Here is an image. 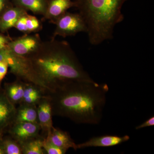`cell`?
Here are the masks:
<instances>
[{
    "label": "cell",
    "mask_w": 154,
    "mask_h": 154,
    "mask_svg": "<svg viewBox=\"0 0 154 154\" xmlns=\"http://www.w3.org/2000/svg\"><path fill=\"white\" fill-rule=\"evenodd\" d=\"M25 57L49 93L72 81H94L67 42L55 38L42 42L36 51Z\"/></svg>",
    "instance_id": "cell-2"
},
{
    "label": "cell",
    "mask_w": 154,
    "mask_h": 154,
    "mask_svg": "<svg viewBox=\"0 0 154 154\" xmlns=\"http://www.w3.org/2000/svg\"><path fill=\"white\" fill-rule=\"evenodd\" d=\"M8 0H0V13L6 8Z\"/></svg>",
    "instance_id": "cell-25"
},
{
    "label": "cell",
    "mask_w": 154,
    "mask_h": 154,
    "mask_svg": "<svg viewBox=\"0 0 154 154\" xmlns=\"http://www.w3.org/2000/svg\"><path fill=\"white\" fill-rule=\"evenodd\" d=\"M56 28L52 38L73 36L80 32H87L85 20L79 13L66 12L54 22Z\"/></svg>",
    "instance_id": "cell-4"
},
{
    "label": "cell",
    "mask_w": 154,
    "mask_h": 154,
    "mask_svg": "<svg viewBox=\"0 0 154 154\" xmlns=\"http://www.w3.org/2000/svg\"><path fill=\"white\" fill-rule=\"evenodd\" d=\"M2 141L5 154H22L20 144L10 136L2 138Z\"/></svg>",
    "instance_id": "cell-17"
},
{
    "label": "cell",
    "mask_w": 154,
    "mask_h": 154,
    "mask_svg": "<svg viewBox=\"0 0 154 154\" xmlns=\"http://www.w3.org/2000/svg\"><path fill=\"white\" fill-rule=\"evenodd\" d=\"M130 139L128 135L119 136L116 135H103L91 138L85 142L77 144L78 149L88 147H107L119 145Z\"/></svg>",
    "instance_id": "cell-9"
},
{
    "label": "cell",
    "mask_w": 154,
    "mask_h": 154,
    "mask_svg": "<svg viewBox=\"0 0 154 154\" xmlns=\"http://www.w3.org/2000/svg\"><path fill=\"white\" fill-rule=\"evenodd\" d=\"M26 83L17 79L13 82L5 85L3 91L9 101L14 105L20 104L22 102Z\"/></svg>",
    "instance_id": "cell-13"
},
{
    "label": "cell",
    "mask_w": 154,
    "mask_h": 154,
    "mask_svg": "<svg viewBox=\"0 0 154 154\" xmlns=\"http://www.w3.org/2000/svg\"><path fill=\"white\" fill-rule=\"evenodd\" d=\"M75 7V2L72 0H49L44 17L54 22L69 9Z\"/></svg>",
    "instance_id": "cell-11"
},
{
    "label": "cell",
    "mask_w": 154,
    "mask_h": 154,
    "mask_svg": "<svg viewBox=\"0 0 154 154\" xmlns=\"http://www.w3.org/2000/svg\"><path fill=\"white\" fill-rule=\"evenodd\" d=\"M41 128L38 123L18 122L13 123L8 128L10 136L21 144L39 137Z\"/></svg>",
    "instance_id": "cell-5"
},
{
    "label": "cell",
    "mask_w": 154,
    "mask_h": 154,
    "mask_svg": "<svg viewBox=\"0 0 154 154\" xmlns=\"http://www.w3.org/2000/svg\"><path fill=\"white\" fill-rule=\"evenodd\" d=\"M9 66L6 61L0 62V83L2 81L8 73Z\"/></svg>",
    "instance_id": "cell-22"
},
{
    "label": "cell",
    "mask_w": 154,
    "mask_h": 154,
    "mask_svg": "<svg viewBox=\"0 0 154 154\" xmlns=\"http://www.w3.org/2000/svg\"><path fill=\"white\" fill-rule=\"evenodd\" d=\"M44 138L38 137L31 139L20 144L22 154H45L43 148Z\"/></svg>",
    "instance_id": "cell-16"
},
{
    "label": "cell",
    "mask_w": 154,
    "mask_h": 154,
    "mask_svg": "<svg viewBox=\"0 0 154 154\" xmlns=\"http://www.w3.org/2000/svg\"><path fill=\"white\" fill-rule=\"evenodd\" d=\"M14 5L20 7L33 14L45 16L49 0H12Z\"/></svg>",
    "instance_id": "cell-15"
},
{
    "label": "cell",
    "mask_w": 154,
    "mask_h": 154,
    "mask_svg": "<svg viewBox=\"0 0 154 154\" xmlns=\"http://www.w3.org/2000/svg\"><path fill=\"white\" fill-rule=\"evenodd\" d=\"M2 137V136L0 135V137Z\"/></svg>",
    "instance_id": "cell-27"
},
{
    "label": "cell",
    "mask_w": 154,
    "mask_h": 154,
    "mask_svg": "<svg viewBox=\"0 0 154 154\" xmlns=\"http://www.w3.org/2000/svg\"><path fill=\"white\" fill-rule=\"evenodd\" d=\"M42 42L39 35H26L11 40L8 49L17 55L26 57L36 51Z\"/></svg>",
    "instance_id": "cell-6"
},
{
    "label": "cell",
    "mask_w": 154,
    "mask_h": 154,
    "mask_svg": "<svg viewBox=\"0 0 154 154\" xmlns=\"http://www.w3.org/2000/svg\"><path fill=\"white\" fill-rule=\"evenodd\" d=\"M45 137L54 145L66 150L70 148L73 149L75 150L78 149L77 144L68 133L60 128L53 127L51 131Z\"/></svg>",
    "instance_id": "cell-10"
},
{
    "label": "cell",
    "mask_w": 154,
    "mask_h": 154,
    "mask_svg": "<svg viewBox=\"0 0 154 154\" xmlns=\"http://www.w3.org/2000/svg\"><path fill=\"white\" fill-rule=\"evenodd\" d=\"M27 14V13L24 14L18 19L15 25V27H14L19 31L25 33H28L27 25H26V15Z\"/></svg>",
    "instance_id": "cell-20"
},
{
    "label": "cell",
    "mask_w": 154,
    "mask_h": 154,
    "mask_svg": "<svg viewBox=\"0 0 154 154\" xmlns=\"http://www.w3.org/2000/svg\"><path fill=\"white\" fill-rule=\"evenodd\" d=\"M128 0H75V7L85 22L89 42L97 45L113 38L115 26L122 22V6Z\"/></svg>",
    "instance_id": "cell-3"
},
{
    "label": "cell",
    "mask_w": 154,
    "mask_h": 154,
    "mask_svg": "<svg viewBox=\"0 0 154 154\" xmlns=\"http://www.w3.org/2000/svg\"><path fill=\"white\" fill-rule=\"evenodd\" d=\"M17 108L9 101L4 91H0V135L14 122Z\"/></svg>",
    "instance_id": "cell-7"
},
{
    "label": "cell",
    "mask_w": 154,
    "mask_h": 154,
    "mask_svg": "<svg viewBox=\"0 0 154 154\" xmlns=\"http://www.w3.org/2000/svg\"><path fill=\"white\" fill-rule=\"evenodd\" d=\"M2 138L0 137V154H5V150L2 141Z\"/></svg>",
    "instance_id": "cell-26"
},
{
    "label": "cell",
    "mask_w": 154,
    "mask_h": 154,
    "mask_svg": "<svg viewBox=\"0 0 154 154\" xmlns=\"http://www.w3.org/2000/svg\"><path fill=\"white\" fill-rule=\"evenodd\" d=\"M38 123L36 105L20 103L17 108L14 122Z\"/></svg>",
    "instance_id": "cell-14"
},
{
    "label": "cell",
    "mask_w": 154,
    "mask_h": 154,
    "mask_svg": "<svg viewBox=\"0 0 154 154\" xmlns=\"http://www.w3.org/2000/svg\"><path fill=\"white\" fill-rule=\"evenodd\" d=\"M37 107L38 124L46 136L49 134L53 127L52 112L49 97L45 95L38 102Z\"/></svg>",
    "instance_id": "cell-8"
},
{
    "label": "cell",
    "mask_w": 154,
    "mask_h": 154,
    "mask_svg": "<svg viewBox=\"0 0 154 154\" xmlns=\"http://www.w3.org/2000/svg\"><path fill=\"white\" fill-rule=\"evenodd\" d=\"M43 148L45 153L47 154H64L67 151L54 145L46 137L43 141Z\"/></svg>",
    "instance_id": "cell-18"
},
{
    "label": "cell",
    "mask_w": 154,
    "mask_h": 154,
    "mask_svg": "<svg viewBox=\"0 0 154 154\" xmlns=\"http://www.w3.org/2000/svg\"><path fill=\"white\" fill-rule=\"evenodd\" d=\"M26 25L28 33L35 32L41 28V24L38 19L28 14L26 15Z\"/></svg>",
    "instance_id": "cell-19"
},
{
    "label": "cell",
    "mask_w": 154,
    "mask_h": 154,
    "mask_svg": "<svg viewBox=\"0 0 154 154\" xmlns=\"http://www.w3.org/2000/svg\"><path fill=\"white\" fill-rule=\"evenodd\" d=\"M109 88L107 84L72 81L47 94L53 115L66 117L77 124L101 122Z\"/></svg>",
    "instance_id": "cell-1"
},
{
    "label": "cell",
    "mask_w": 154,
    "mask_h": 154,
    "mask_svg": "<svg viewBox=\"0 0 154 154\" xmlns=\"http://www.w3.org/2000/svg\"><path fill=\"white\" fill-rule=\"evenodd\" d=\"M45 96L31 95L27 96L23 98L21 103H24L28 105H37L40 99L43 98Z\"/></svg>",
    "instance_id": "cell-21"
},
{
    "label": "cell",
    "mask_w": 154,
    "mask_h": 154,
    "mask_svg": "<svg viewBox=\"0 0 154 154\" xmlns=\"http://www.w3.org/2000/svg\"><path fill=\"white\" fill-rule=\"evenodd\" d=\"M11 41L8 37L0 35V50L8 48L9 44Z\"/></svg>",
    "instance_id": "cell-23"
},
{
    "label": "cell",
    "mask_w": 154,
    "mask_h": 154,
    "mask_svg": "<svg viewBox=\"0 0 154 154\" xmlns=\"http://www.w3.org/2000/svg\"><path fill=\"white\" fill-rule=\"evenodd\" d=\"M27 11L17 6L9 7L0 19V30L5 31L15 27L17 21Z\"/></svg>",
    "instance_id": "cell-12"
},
{
    "label": "cell",
    "mask_w": 154,
    "mask_h": 154,
    "mask_svg": "<svg viewBox=\"0 0 154 154\" xmlns=\"http://www.w3.org/2000/svg\"><path fill=\"white\" fill-rule=\"evenodd\" d=\"M154 125V117L152 116L144 122L141 124L138 125L136 127L135 129L139 130L142 129V128H144L147 127L153 126Z\"/></svg>",
    "instance_id": "cell-24"
}]
</instances>
